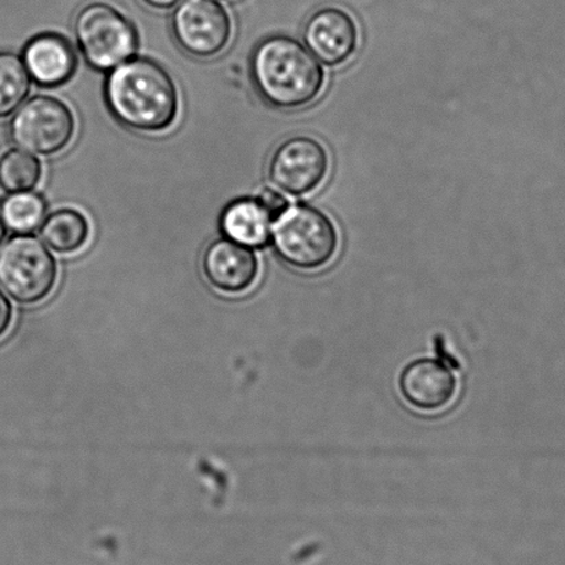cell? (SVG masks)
Segmentation results:
<instances>
[{"label": "cell", "mask_w": 565, "mask_h": 565, "mask_svg": "<svg viewBox=\"0 0 565 565\" xmlns=\"http://www.w3.org/2000/svg\"><path fill=\"white\" fill-rule=\"evenodd\" d=\"M104 100L119 125L137 134H162L179 117V90L168 71L148 57H131L109 71Z\"/></svg>", "instance_id": "cell-1"}, {"label": "cell", "mask_w": 565, "mask_h": 565, "mask_svg": "<svg viewBox=\"0 0 565 565\" xmlns=\"http://www.w3.org/2000/svg\"><path fill=\"white\" fill-rule=\"evenodd\" d=\"M249 78L257 96L281 111L310 106L326 85V73L309 49L282 34L257 43L249 58Z\"/></svg>", "instance_id": "cell-2"}, {"label": "cell", "mask_w": 565, "mask_h": 565, "mask_svg": "<svg viewBox=\"0 0 565 565\" xmlns=\"http://www.w3.org/2000/svg\"><path fill=\"white\" fill-rule=\"evenodd\" d=\"M273 248L279 259L299 270H320L339 249V232L332 218L315 206H288L271 228Z\"/></svg>", "instance_id": "cell-3"}, {"label": "cell", "mask_w": 565, "mask_h": 565, "mask_svg": "<svg viewBox=\"0 0 565 565\" xmlns=\"http://www.w3.org/2000/svg\"><path fill=\"white\" fill-rule=\"evenodd\" d=\"M74 34L82 57L96 71H111L134 57L139 35L134 23L113 4L92 2L75 15Z\"/></svg>", "instance_id": "cell-4"}, {"label": "cell", "mask_w": 565, "mask_h": 565, "mask_svg": "<svg viewBox=\"0 0 565 565\" xmlns=\"http://www.w3.org/2000/svg\"><path fill=\"white\" fill-rule=\"evenodd\" d=\"M57 274L56 259L34 235H15L0 249V287L19 303L45 300L56 287Z\"/></svg>", "instance_id": "cell-5"}, {"label": "cell", "mask_w": 565, "mask_h": 565, "mask_svg": "<svg viewBox=\"0 0 565 565\" xmlns=\"http://www.w3.org/2000/svg\"><path fill=\"white\" fill-rule=\"evenodd\" d=\"M76 134L73 109L58 97L38 95L24 102L10 122V139L20 150L53 157L67 150Z\"/></svg>", "instance_id": "cell-6"}, {"label": "cell", "mask_w": 565, "mask_h": 565, "mask_svg": "<svg viewBox=\"0 0 565 565\" xmlns=\"http://www.w3.org/2000/svg\"><path fill=\"white\" fill-rule=\"evenodd\" d=\"M170 26L181 51L194 58L218 56L233 38L232 18L217 0H181Z\"/></svg>", "instance_id": "cell-7"}, {"label": "cell", "mask_w": 565, "mask_h": 565, "mask_svg": "<svg viewBox=\"0 0 565 565\" xmlns=\"http://www.w3.org/2000/svg\"><path fill=\"white\" fill-rule=\"evenodd\" d=\"M331 159L326 146L311 136H294L274 151L268 163V178L278 190L303 196L326 181Z\"/></svg>", "instance_id": "cell-8"}, {"label": "cell", "mask_w": 565, "mask_h": 565, "mask_svg": "<svg viewBox=\"0 0 565 565\" xmlns=\"http://www.w3.org/2000/svg\"><path fill=\"white\" fill-rule=\"evenodd\" d=\"M303 40L312 56L329 67H338L348 63L359 49V25L348 10L321 8L307 20Z\"/></svg>", "instance_id": "cell-9"}, {"label": "cell", "mask_w": 565, "mask_h": 565, "mask_svg": "<svg viewBox=\"0 0 565 565\" xmlns=\"http://www.w3.org/2000/svg\"><path fill=\"white\" fill-rule=\"evenodd\" d=\"M259 270L255 252L226 237L212 241L202 256L207 281L224 294L245 292L256 282Z\"/></svg>", "instance_id": "cell-10"}, {"label": "cell", "mask_w": 565, "mask_h": 565, "mask_svg": "<svg viewBox=\"0 0 565 565\" xmlns=\"http://www.w3.org/2000/svg\"><path fill=\"white\" fill-rule=\"evenodd\" d=\"M23 62L31 79L43 89L68 84L78 70V54L67 38L43 32L26 43Z\"/></svg>", "instance_id": "cell-11"}, {"label": "cell", "mask_w": 565, "mask_h": 565, "mask_svg": "<svg viewBox=\"0 0 565 565\" xmlns=\"http://www.w3.org/2000/svg\"><path fill=\"white\" fill-rule=\"evenodd\" d=\"M458 382L444 362L420 359L404 367L399 376V392L414 408L433 413L451 404Z\"/></svg>", "instance_id": "cell-12"}, {"label": "cell", "mask_w": 565, "mask_h": 565, "mask_svg": "<svg viewBox=\"0 0 565 565\" xmlns=\"http://www.w3.org/2000/svg\"><path fill=\"white\" fill-rule=\"evenodd\" d=\"M274 217L259 199H238L230 202L221 215L224 237L248 248H263L271 239Z\"/></svg>", "instance_id": "cell-13"}, {"label": "cell", "mask_w": 565, "mask_h": 565, "mask_svg": "<svg viewBox=\"0 0 565 565\" xmlns=\"http://www.w3.org/2000/svg\"><path fill=\"white\" fill-rule=\"evenodd\" d=\"M43 243L60 255H73L84 249L90 238V223L75 207H60L41 226Z\"/></svg>", "instance_id": "cell-14"}, {"label": "cell", "mask_w": 565, "mask_h": 565, "mask_svg": "<svg viewBox=\"0 0 565 565\" xmlns=\"http://www.w3.org/2000/svg\"><path fill=\"white\" fill-rule=\"evenodd\" d=\"M31 76L23 58L12 52H0V119L23 106L31 92Z\"/></svg>", "instance_id": "cell-15"}, {"label": "cell", "mask_w": 565, "mask_h": 565, "mask_svg": "<svg viewBox=\"0 0 565 565\" xmlns=\"http://www.w3.org/2000/svg\"><path fill=\"white\" fill-rule=\"evenodd\" d=\"M45 199L34 191L10 194L0 206V215L7 226L18 234L35 233L45 222Z\"/></svg>", "instance_id": "cell-16"}, {"label": "cell", "mask_w": 565, "mask_h": 565, "mask_svg": "<svg viewBox=\"0 0 565 565\" xmlns=\"http://www.w3.org/2000/svg\"><path fill=\"white\" fill-rule=\"evenodd\" d=\"M42 179V163L34 153L10 150L0 158V189L9 194L32 191Z\"/></svg>", "instance_id": "cell-17"}, {"label": "cell", "mask_w": 565, "mask_h": 565, "mask_svg": "<svg viewBox=\"0 0 565 565\" xmlns=\"http://www.w3.org/2000/svg\"><path fill=\"white\" fill-rule=\"evenodd\" d=\"M260 200L262 204L265 205L266 210L271 213L274 217V222L279 215H282L287 207L289 206L287 199L279 193V191L274 189H265L262 191L260 195L257 196Z\"/></svg>", "instance_id": "cell-18"}, {"label": "cell", "mask_w": 565, "mask_h": 565, "mask_svg": "<svg viewBox=\"0 0 565 565\" xmlns=\"http://www.w3.org/2000/svg\"><path fill=\"white\" fill-rule=\"evenodd\" d=\"M13 309L7 296L0 290V339L7 334L10 326H12Z\"/></svg>", "instance_id": "cell-19"}, {"label": "cell", "mask_w": 565, "mask_h": 565, "mask_svg": "<svg viewBox=\"0 0 565 565\" xmlns=\"http://www.w3.org/2000/svg\"><path fill=\"white\" fill-rule=\"evenodd\" d=\"M141 2L145 3L146 7L151 9L169 10L174 7H178L181 0H141Z\"/></svg>", "instance_id": "cell-20"}, {"label": "cell", "mask_w": 565, "mask_h": 565, "mask_svg": "<svg viewBox=\"0 0 565 565\" xmlns=\"http://www.w3.org/2000/svg\"><path fill=\"white\" fill-rule=\"evenodd\" d=\"M4 238H7V227H4L2 217H0V245L3 244Z\"/></svg>", "instance_id": "cell-21"}]
</instances>
